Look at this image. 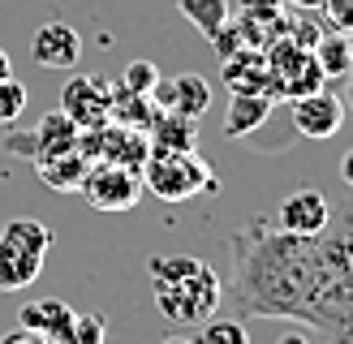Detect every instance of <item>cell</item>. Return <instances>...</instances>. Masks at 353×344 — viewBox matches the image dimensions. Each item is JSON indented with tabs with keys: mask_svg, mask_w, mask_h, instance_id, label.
I'll use <instances>...</instances> for the list:
<instances>
[{
	"mask_svg": "<svg viewBox=\"0 0 353 344\" xmlns=\"http://www.w3.org/2000/svg\"><path fill=\"white\" fill-rule=\"evenodd\" d=\"M314 292V237L276 228L272 215H254L228 237V297L241 319H289L310 314Z\"/></svg>",
	"mask_w": 353,
	"mask_h": 344,
	"instance_id": "6da1fadb",
	"label": "cell"
},
{
	"mask_svg": "<svg viewBox=\"0 0 353 344\" xmlns=\"http://www.w3.org/2000/svg\"><path fill=\"white\" fill-rule=\"evenodd\" d=\"M306 327L323 344H353V215L332 211L314 233V292Z\"/></svg>",
	"mask_w": 353,
	"mask_h": 344,
	"instance_id": "7a4b0ae2",
	"label": "cell"
},
{
	"mask_svg": "<svg viewBox=\"0 0 353 344\" xmlns=\"http://www.w3.org/2000/svg\"><path fill=\"white\" fill-rule=\"evenodd\" d=\"M151 275V292H155V305L168 323H181V327H199L220 310L224 301V280L211 263L194 254H160L147 263Z\"/></svg>",
	"mask_w": 353,
	"mask_h": 344,
	"instance_id": "3957f363",
	"label": "cell"
},
{
	"mask_svg": "<svg viewBox=\"0 0 353 344\" xmlns=\"http://www.w3.org/2000/svg\"><path fill=\"white\" fill-rule=\"evenodd\" d=\"M143 189H151L160 202H185L203 189H216V177L194 151H151L143 164Z\"/></svg>",
	"mask_w": 353,
	"mask_h": 344,
	"instance_id": "277c9868",
	"label": "cell"
},
{
	"mask_svg": "<svg viewBox=\"0 0 353 344\" xmlns=\"http://www.w3.org/2000/svg\"><path fill=\"white\" fill-rule=\"evenodd\" d=\"M78 194L91 202L95 211H130V206L138 202V194H143V172L95 160L91 168H86Z\"/></svg>",
	"mask_w": 353,
	"mask_h": 344,
	"instance_id": "5b68a950",
	"label": "cell"
},
{
	"mask_svg": "<svg viewBox=\"0 0 353 344\" xmlns=\"http://www.w3.org/2000/svg\"><path fill=\"white\" fill-rule=\"evenodd\" d=\"M108 103H112V82H103V78L74 74L61 86V112L74 120L78 129L103 125V120H108Z\"/></svg>",
	"mask_w": 353,
	"mask_h": 344,
	"instance_id": "8992f818",
	"label": "cell"
},
{
	"mask_svg": "<svg viewBox=\"0 0 353 344\" xmlns=\"http://www.w3.org/2000/svg\"><path fill=\"white\" fill-rule=\"evenodd\" d=\"M293 103V129L310 138V142H323V138H332L341 125H345V99L327 95V91H310V95H297L289 99Z\"/></svg>",
	"mask_w": 353,
	"mask_h": 344,
	"instance_id": "52a82bcc",
	"label": "cell"
},
{
	"mask_svg": "<svg viewBox=\"0 0 353 344\" xmlns=\"http://www.w3.org/2000/svg\"><path fill=\"white\" fill-rule=\"evenodd\" d=\"M151 103L160 112H176V116L199 120L211 103V86L203 74H172V78H160L151 86Z\"/></svg>",
	"mask_w": 353,
	"mask_h": 344,
	"instance_id": "ba28073f",
	"label": "cell"
},
{
	"mask_svg": "<svg viewBox=\"0 0 353 344\" xmlns=\"http://www.w3.org/2000/svg\"><path fill=\"white\" fill-rule=\"evenodd\" d=\"M30 56L43 69H74L82 61V34L69 22H43L30 34Z\"/></svg>",
	"mask_w": 353,
	"mask_h": 344,
	"instance_id": "9c48e42d",
	"label": "cell"
},
{
	"mask_svg": "<svg viewBox=\"0 0 353 344\" xmlns=\"http://www.w3.org/2000/svg\"><path fill=\"white\" fill-rule=\"evenodd\" d=\"M332 202L319 194V189H293L289 198H280L276 206V228L297 233V237H314L327 224Z\"/></svg>",
	"mask_w": 353,
	"mask_h": 344,
	"instance_id": "30bf717a",
	"label": "cell"
},
{
	"mask_svg": "<svg viewBox=\"0 0 353 344\" xmlns=\"http://www.w3.org/2000/svg\"><path fill=\"white\" fill-rule=\"evenodd\" d=\"M17 327H30V332H39L48 344H69V327H74V305L61 301V297L26 301V305H22V323H17Z\"/></svg>",
	"mask_w": 353,
	"mask_h": 344,
	"instance_id": "8fae6325",
	"label": "cell"
},
{
	"mask_svg": "<svg viewBox=\"0 0 353 344\" xmlns=\"http://www.w3.org/2000/svg\"><path fill=\"white\" fill-rule=\"evenodd\" d=\"M224 86L233 95H254V91H268L272 95V74H268V61H263L259 47H241L224 61Z\"/></svg>",
	"mask_w": 353,
	"mask_h": 344,
	"instance_id": "7c38bea8",
	"label": "cell"
},
{
	"mask_svg": "<svg viewBox=\"0 0 353 344\" xmlns=\"http://www.w3.org/2000/svg\"><path fill=\"white\" fill-rule=\"evenodd\" d=\"M39 271H43V254H30L0 233V292H22L26 284L39 280Z\"/></svg>",
	"mask_w": 353,
	"mask_h": 344,
	"instance_id": "4fadbf2b",
	"label": "cell"
},
{
	"mask_svg": "<svg viewBox=\"0 0 353 344\" xmlns=\"http://www.w3.org/2000/svg\"><path fill=\"white\" fill-rule=\"evenodd\" d=\"M272 103H276V95H268V91L233 95V103H228V112H224V138L241 142V138H250L254 129H263V120L272 116Z\"/></svg>",
	"mask_w": 353,
	"mask_h": 344,
	"instance_id": "5bb4252c",
	"label": "cell"
},
{
	"mask_svg": "<svg viewBox=\"0 0 353 344\" xmlns=\"http://www.w3.org/2000/svg\"><path fill=\"white\" fill-rule=\"evenodd\" d=\"M78 133H82V129H78L61 108H57V112H43V116H39V125H34V160H30V164L74 151V147H78Z\"/></svg>",
	"mask_w": 353,
	"mask_h": 344,
	"instance_id": "9a60e30c",
	"label": "cell"
},
{
	"mask_svg": "<svg viewBox=\"0 0 353 344\" xmlns=\"http://www.w3.org/2000/svg\"><path fill=\"white\" fill-rule=\"evenodd\" d=\"M147 142H151V151H194L199 147V120L176 116V112H155Z\"/></svg>",
	"mask_w": 353,
	"mask_h": 344,
	"instance_id": "2e32d148",
	"label": "cell"
},
{
	"mask_svg": "<svg viewBox=\"0 0 353 344\" xmlns=\"http://www.w3.org/2000/svg\"><path fill=\"white\" fill-rule=\"evenodd\" d=\"M34 168H39V181H43V185L61 189V194H78V189H82V177H86V168H91V160H86V155L74 147V151H65V155L39 160Z\"/></svg>",
	"mask_w": 353,
	"mask_h": 344,
	"instance_id": "e0dca14e",
	"label": "cell"
},
{
	"mask_svg": "<svg viewBox=\"0 0 353 344\" xmlns=\"http://www.w3.org/2000/svg\"><path fill=\"white\" fill-rule=\"evenodd\" d=\"M155 103L151 95H138V91H125L121 82H112V103H108V120H117V125H125V129H138V133H147L151 129V120H155Z\"/></svg>",
	"mask_w": 353,
	"mask_h": 344,
	"instance_id": "ac0fdd59",
	"label": "cell"
},
{
	"mask_svg": "<svg viewBox=\"0 0 353 344\" xmlns=\"http://www.w3.org/2000/svg\"><path fill=\"white\" fill-rule=\"evenodd\" d=\"M314 61H319L323 78H349L353 74V34H319V43H314Z\"/></svg>",
	"mask_w": 353,
	"mask_h": 344,
	"instance_id": "d6986e66",
	"label": "cell"
},
{
	"mask_svg": "<svg viewBox=\"0 0 353 344\" xmlns=\"http://www.w3.org/2000/svg\"><path fill=\"white\" fill-rule=\"evenodd\" d=\"M176 9H181V17L194 22V30L207 34V39L228 22V0H176Z\"/></svg>",
	"mask_w": 353,
	"mask_h": 344,
	"instance_id": "ffe728a7",
	"label": "cell"
},
{
	"mask_svg": "<svg viewBox=\"0 0 353 344\" xmlns=\"http://www.w3.org/2000/svg\"><path fill=\"white\" fill-rule=\"evenodd\" d=\"M0 233H5L9 241H17L22 250H30V254H43V258H48V246H52V228H48V224H39V219H26V215H22V219H9Z\"/></svg>",
	"mask_w": 353,
	"mask_h": 344,
	"instance_id": "44dd1931",
	"label": "cell"
},
{
	"mask_svg": "<svg viewBox=\"0 0 353 344\" xmlns=\"http://www.w3.org/2000/svg\"><path fill=\"white\" fill-rule=\"evenodd\" d=\"M199 327H203V332L194 336V344H250L241 319H216V314H211V319L199 323Z\"/></svg>",
	"mask_w": 353,
	"mask_h": 344,
	"instance_id": "7402d4cb",
	"label": "cell"
},
{
	"mask_svg": "<svg viewBox=\"0 0 353 344\" xmlns=\"http://www.w3.org/2000/svg\"><path fill=\"white\" fill-rule=\"evenodd\" d=\"M22 112H26V86L9 74L5 82H0V125H13Z\"/></svg>",
	"mask_w": 353,
	"mask_h": 344,
	"instance_id": "603a6c76",
	"label": "cell"
},
{
	"mask_svg": "<svg viewBox=\"0 0 353 344\" xmlns=\"http://www.w3.org/2000/svg\"><path fill=\"white\" fill-rule=\"evenodd\" d=\"M103 336H108V327H103V319H99V314H82V310H74L69 344H103Z\"/></svg>",
	"mask_w": 353,
	"mask_h": 344,
	"instance_id": "cb8c5ba5",
	"label": "cell"
},
{
	"mask_svg": "<svg viewBox=\"0 0 353 344\" xmlns=\"http://www.w3.org/2000/svg\"><path fill=\"white\" fill-rule=\"evenodd\" d=\"M155 82H160V69L151 61H134V65H125V74H121V86H125V91H138V95H151Z\"/></svg>",
	"mask_w": 353,
	"mask_h": 344,
	"instance_id": "d4e9b609",
	"label": "cell"
},
{
	"mask_svg": "<svg viewBox=\"0 0 353 344\" xmlns=\"http://www.w3.org/2000/svg\"><path fill=\"white\" fill-rule=\"evenodd\" d=\"M285 13V0H237V17L245 22H272Z\"/></svg>",
	"mask_w": 353,
	"mask_h": 344,
	"instance_id": "484cf974",
	"label": "cell"
},
{
	"mask_svg": "<svg viewBox=\"0 0 353 344\" xmlns=\"http://www.w3.org/2000/svg\"><path fill=\"white\" fill-rule=\"evenodd\" d=\"M323 13H327V26L353 34V0H323Z\"/></svg>",
	"mask_w": 353,
	"mask_h": 344,
	"instance_id": "4316f807",
	"label": "cell"
},
{
	"mask_svg": "<svg viewBox=\"0 0 353 344\" xmlns=\"http://www.w3.org/2000/svg\"><path fill=\"white\" fill-rule=\"evenodd\" d=\"M0 151H5V155H26V160H34V129H13V133H5Z\"/></svg>",
	"mask_w": 353,
	"mask_h": 344,
	"instance_id": "83f0119b",
	"label": "cell"
},
{
	"mask_svg": "<svg viewBox=\"0 0 353 344\" xmlns=\"http://www.w3.org/2000/svg\"><path fill=\"white\" fill-rule=\"evenodd\" d=\"M0 344H48L39 332H30V327H13V332L0 336Z\"/></svg>",
	"mask_w": 353,
	"mask_h": 344,
	"instance_id": "f1b7e54d",
	"label": "cell"
},
{
	"mask_svg": "<svg viewBox=\"0 0 353 344\" xmlns=\"http://www.w3.org/2000/svg\"><path fill=\"white\" fill-rule=\"evenodd\" d=\"M285 9H302V13H323V0H285Z\"/></svg>",
	"mask_w": 353,
	"mask_h": 344,
	"instance_id": "f546056e",
	"label": "cell"
},
{
	"mask_svg": "<svg viewBox=\"0 0 353 344\" xmlns=\"http://www.w3.org/2000/svg\"><path fill=\"white\" fill-rule=\"evenodd\" d=\"M341 177H345V185H353V147L341 155Z\"/></svg>",
	"mask_w": 353,
	"mask_h": 344,
	"instance_id": "4dcf8cb0",
	"label": "cell"
},
{
	"mask_svg": "<svg viewBox=\"0 0 353 344\" xmlns=\"http://www.w3.org/2000/svg\"><path fill=\"white\" fill-rule=\"evenodd\" d=\"M9 74H13V61H9V52H5V47H0V82H5Z\"/></svg>",
	"mask_w": 353,
	"mask_h": 344,
	"instance_id": "1f68e13d",
	"label": "cell"
},
{
	"mask_svg": "<svg viewBox=\"0 0 353 344\" xmlns=\"http://www.w3.org/2000/svg\"><path fill=\"white\" fill-rule=\"evenodd\" d=\"M280 344H310V340H306L302 332H289V336H285V340H280Z\"/></svg>",
	"mask_w": 353,
	"mask_h": 344,
	"instance_id": "d6a6232c",
	"label": "cell"
},
{
	"mask_svg": "<svg viewBox=\"0 0 353 344\" xmlns=\"http://www.w3.org/2000/svg\"><path fill=\"white\" fill-rule=\"evenodd\" d=\"M160 344H194V340H185V336H172V340H160Z\"/></svg>",
	"mask_w": 353,
	"mask_h": 344,
	"instance_id": "836d02e7",
	"label": "cell"
},
{
	"mask_svg": "<svg viewBox=\"0 0 353 344\" xmlns=\"http://www.w3.org/2000/svg\"><path fill=\"white\" fill-rule=\"evenodd\" d=\"M345 103H349V112H353V82H349V91H345Z\"/></svg>",
	"mask_w": 353,
	"mask_h": 344,
	"instance_id": "e575fe53",
	"label": "cell"
}]
</instances>
